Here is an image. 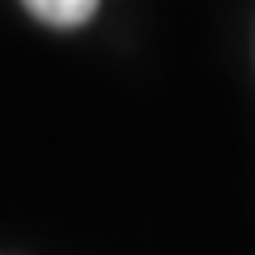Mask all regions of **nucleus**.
I'll use <instances>...</instances> for the list:
<instances>
[{
  "label": "nucleus",
  "instance_id": "f257e3e1",
  "mask_svg": "<svg viewBox=\"0 0 255 255\" xmlns=\"http://www.w3.org/2000/svg\"><path fill=\"white\" fill-rule=\"evenodd\" d=\"M21 4L47 26H85L98 9V0H21Z\"/></svg>",
  "mask_w": 255,
  "mask_h": 255
}]
</instances>
